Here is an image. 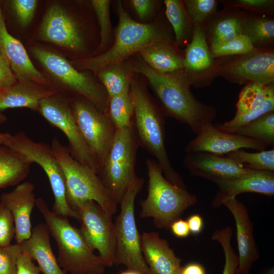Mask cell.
I'll use <instances>...</instances> for the list:
<instances>
[{
	"mask_svg": "<svg viewBox=\"0 0 274 274\" xmlns=\"http://www.w3.org/2000/svg\"><path fill=\"white\" fill-rule=\"evenodd\" d=\"M55 94L52 90L30 81H17L0 92V111L27 108L38 111L40 101Z\"/></svg>",
	"mask_w": 274,
	"mask_h": 274,
	"instance_id": "obj_25",
	"label": "cell"
},
{
	"mask_svg": "<svg viewBox=\"0 0 274 274\" xmlns=\"http://www.w3.org/2000/svg\"><path fill=\"white\" fill-rule=\"evenodd\" d=\"M51 148L64 175L66 198L70 208L76 211L82 203L92 200L109 215H114L117 205L109 196L96 173L73 158L68 148L57 138L53 139Z\"/></svg>",
	"mask_w": 274,
	"mask_h": 274,
	"instance_id": "obj_5",
	"label": "cell"
},
{
	"mask_svg": "<svg viewBox=\"0 0 274 274\" xmlns=\"http://www.w3.org/2000/svg\"><path fill=\"white\" fill-rule=\"evenodd\" d=\"M17 79L0 51V92L17 82Z\"/></svg>",
	"mask_w": 274,
	"mask_h": 274,
	"instance_id": "obj_45",
	"label": "cell"
},
{
	"mask_svg": "<svg viewBox=\"0 0 274 274\" xmlns=\"http://www.w3.org/2000/svg\"><path fill=\"white\" fill-rule=\"evenodd\" d=\"M242 33L250 39L254 47L267 45L274 39V21L261 17H242Z\"/></svg>",
	"mask_w": 274,
	"mask_h": 274,
	"instance_id": "obj_30",
	"label": "cell"
},
{
	"mask_svg": "<svg viewBox=\"0 0 274 274\" xmlns=\"http://www.w3.org/2000/svg\"><path fill=\"white\" fill-rule=\"evenodd\" d=\"M118 274H143V273L135 270L127 269L125 270L120 272Z\"/></svg>",
	"mask_w": 274,
	"mask_h": 274,
	"instance_id": "obj_50",
	"label": "cell"
},
{
	"mask_svg": "<svg viewBox=\"0 0 274 274\" xmlns=\"http://www.w3.org/2000/svg\"><path fill=\"white\" fill-rule=\"evenodd\" d=\"M81 226L79 230L89 248L97 250L106 266L114 264L115 237L111 216L97 203L89 200L76 209Z\"/></svg>",
	"mask_w": 274,
	"mask_h": 274,
	"instance_id": "obj_13",
	"label": "cell"
},
{
	"mask_svg": "<svg viewBox=\"0 0 274 274\" xmlns=\"http://www.w3.org/2000/svg\"><path fill=\"white\" fill-rule=\"evenodd\" d=\"M224 205L232 214L236 226L238 252V265L236 274H249L259 253L253 236V224L245 206L236 197L225 201Z\"/></svg>",
	"mask_w": 274,
	"mask_h": 274,
	"instance_id": "obj_19",
	"label": "cell"
},
{
	"mask_svg": "<svg viewBox=\"0 0 274 274\" xmlns=\"http://www.w3.org/2000/svg\"><path fill=\"white\" fill-rule=\"evenodd\" d=\"M242 17L228 15L218 19L211 29V46L227 42L242 33Z\"/></svg>",
	"mask_w": 274,
	"mask_h": 274,
	"instance_id": "obj_35",
	"label": "cell"
},
{
	"mask_svg": "<svg viewBox=\"0 0 274 274\" xmlns=\"http://www.w3.org/2000/svg\"><path fill=\"white\" fill-rule=\"evenodd\" d=\"M215 184L218 186V191L212 201V206L218 208L226 200L243 193L253 192L273 196L274 172L253 170L240 178Z\"/></svg>",
	"mask_w": 274,
	"mask_h": 274,
	"instance_id": "obj_22",
	"label": "cell"
},
{
	"mask_svg": "<svg viewBox=\"0 0 274 274\" xmlns=\"http://www.w3.org/2000/svg\"><path fill=\"white\" fill-rule=\"evenodd\" d=\"M4 20H4V18L2 14V10H1V6H0V22H2Z\"/></svg>",
	"mask_w": 274,
	"mask_h": 274,
	"instance_id": "obj_53",
	"label": "cell"
},
{
	"mask_svg": "<svg viewBox=\"0 0 274 274\" xmlns=\"http://www.w3.org/2000/svg\"><path fill=\"white\" fill-rule=\"evenodd\" d=\"M262 274H274V268L273 267H271L267 269Z\"/></svg>",
	"mask_w": 274,
	"mask_h": 274,
	"instance_id": "obj_52",
	"label": "cell"
},
{
	"mask_svg": "<svg viewBox=\"0 0 274 274\" xmlns=\"http://www.w3.org/2000/svg\"><path fill=\"white\" fill-rule=\"evenodd\" d=\"M32 52L58 81L89 100L99 111L106 114L108 95L89 76L78 71L64 57L53 52L38 47L33 48Z\"/></svg>",
	"mask_w": 274,
	"mask_h": 274,
	"instance_id": "obj_11",
	"label": "cell"
},
{
	"mask_svg": "<svg viewBox=\"0 0 274 274\" xmlns=\"http://www.w3.org/2000/svg\"><path fill=\"white\" fill-rule=\"evenodd\" d=\"M226 157L254 170L274 172V149L251 153L242 149L226 154Z\"/></svg>",
	"mask_w": 274,
	"mask_h": 274,
	"instance_id": "obj_34",
	"label": "cell"
},
{
	"mask_svg": "<svg viewBox=\"0 0 274 274\" xmlns=\"http://www.w3.org/2000/svg\"><path fill=\"white\" fill-rule=\"evenodd\" d=\"M71 105L83 139L100 166L112 145L117 129L106 114L99 111L85 98H74L71 100Z\"/></svg>",
	"mask_w": 274,
	"mask_h": 274,
	"instance_id": "obj_12",
	"label": "cell"
},
{
	"mask_svg": "<svg viewBox=\"0 0 274 274\" xmlns=\"http://www.w3.org/2000/svg\"><path fill=\"white\" fill-rule=\"evenodd\" d=\"M130 3L141 19H145L149 17L155 6V2L151 0H131Z\"/></svg>",
	"mask_w": 274,
	"mask_h": 274,
	"instance_id": "obj_46",
	"label": "cell"
},
{
	"mask_svg": "<svg viewBox=\"0 0 274 274\" xmlns=\"http://www.w3.org/2000/svg\"><path fill=\"white\" fill-rule=\"evenodd\" d=\"M96 13L100 30L99 48H104L109 42L111 35L110 1L93 0L91 1Z\"/></svg>",
	"mask_w": 274,
	"mask_h": 274,
	"instance_id": "obj_39",
	"label": "cell"
},
{
	"mask_svg": "<svg viewBox=\"0 0 274 274\" xmlns=\"http://www.w3.org/2000/svg\"><path fill=\"white\" fill-rule=\"evenodd\" d=\"M148 186L146 198L141 201L142 218H152L156 227L169 228L188 208L197 202V197L184 189L169 182L164 177L156 160L147 159Z\"/></svg>",
	"mask_w": 274,
	"mask_h": 274,
	"instance_id": "obj_4",
	"label": "cell"
},
{
	"mask_svg": "<svg viewBox=\"0 0 274 274\" xmlns=\"http://www.w3.org/2000/svg\"><path fill=\"white\" fill-rule=\"evenodd\" d=\"M130 93L133 105V125L139 145L155 157L164 177L173 184L186 189L181 176L173 167L165 146L163 116L146 88L131 80Z\"/></svg>",
	"mask_w": 274,
	"mask_h": 274,
	"instance_id": "obj_2",
	"label": "cell"
},
{
	"mask_svg": "<svg viewBox=\"0 0 274 274\" xmlns=\"http://www.w3.org/2000/svg\"><path fill=\"white\" fill-rule=\"evenodd\" d=\"M185 5L187 13L194 24H201L216 10L215 0H186Z\"/></svg>",
	"mask_w": 274,
	"mask_h": 274,
	"instance_id": "obj_38",
	"label": "cell"
},
{
	"mask_svg": "<svg viewBox=\"0 0 274 274\" xmlns=\"http://www.w3.org/2000/svg\"><path fill=\"white\" fill-rule=\"evenodd\" d=\"M165 14L174 29L176 42L181 45L186 40L192 22L182 3L178 0H165Z\"/></svg>",
	"mask_w": 274,
	"mask_h": 274,
	"instance_id": "obj_33",
	"label": "cell"
},
{
	"mask_svg": "<svg viewBox=\"0 0 274 274\" xmlns=\"http://www.w3.org/2000/svg\"><path fill=\"white\" fill-rule=\"evenodd\" d=\"M32 163L19 153L0 145V188L19 184L28 175Z\"/></svg>",
	"mask_w": 274,
	"mask_h": 274,
	"instance_id": "obj_28",
	"label": "cell"
},
{
	"mask_svg": "<svg viewBox=\"0 0 274 274\" xmlns=\"http://www.w3.org/2000/svg\"><path fill=\"white\" fill-rule=\"evenodd\" d=\"M15 235V226L11 212L0 202V246L11 244Z\"/></svg>",
	"mask_w": 274,
	"mask_h": 274,
	"instance_id": "obj_41",
	"label": "cell"
},
{
	"mask_svg": "<svg viewBox=\"0 0 274 274\" xmlns=\"http://www.w3.org/2000/svg\"><path fill=\"white\" fill-rule=\"evenodd\" d=\"M39 35L43 40L75 51L83 47V38L76 21L60 6L48 9Z\"/></svg>",
	"mask_w": 274,
	"mask_h": 274,
	"instance_id": "obj_18",
	"label": "cell"
},
{
	"mask_svg": "<svg viewBox=\"0 0 274 274\" xmlns=\"http://www.w3.org/2000/svg\"><path fill=\"white\" fill-rule=\"evenodd\" d=\"M38 112L51 125L64 134L72 157L97 174L99 163L83 139L75 119L71 100L54 94L40 101Z\"/></svg>",
	"mask_w": 274,
	"mask_h": 274,
	"instance_id": "obj_10",
	"label": "cell"
},
{
	"mask_svg": "<svg viewBox=\"0 0 274 274\" xmlns=\"http://www.w3.org/2000/svg\"><path fill=\"white\" fill-rule=\"evenodd\" d=\"M133 113L134 105L130 92L108 97L106 115L116 129L129 126L132 122Z\"/></svg>",
	"mask_w": 274,
	"mask_h": 274,
	"instance_id": "obj_32",
	"label": "cell"
},
{
	"mask_svg": "<svg viewBox=\"0 0 274 274\" xmlns=\"http://www.w3.org/2000/svg\"><path fill=\"white\" fill-rule=\"evenodd\" d=\"M179 271H180V270L178 271H177V272H176L175 273H174V274H180L179 273Z\"/></svg>",
	"mask_w": 274,
	"mask_h": 274,
	"instance_id": "obj_55",
	"label": "cell"
},
{
	"mask_svg": "<svg viewBox=\"0 0 274 274\" xmlns=\"http://www.w3.org/2000/svg\"><path fill=\"white\" fill-rule=\"evenodd\" d=\"M6 136V133H0V145H3Z\"/></svg>",
	"mask_w": 274,
	"mask_h": 274,
	"instance_id": "obj_51",
	"label": "cell"
},
{
	"mask_svg": "<svg viewBox=\"0 0 274 274\" xmlns=\"http://www.w3.org/2000/svg\"><path fill=\"white\" fill-rule=\"evenodd\" d=\"M183 164L192 176L215 183L234 180L254 170L228 157L206 152L186 153Z\"/></svg>",
	"mask_w": 274,
	"mask_h": 274,
	"instance_id": "obj_17",
	"label": "cell"
},
{
	"mask_svg": "<svg viewBox=\"0 0 274 274\" xmlns=\"http://www.w3.org/2000/svg\"><path fill=\"white\" fill-rule=\"evenodd\" d=\"M169 228L174 235L178 237H186L190 233L187 221L181 218L174 221Z\"/></svg>",
	"mask_w": 274,
	"mask_h": 274,
	"instance_id": "obj_47",
	"label": "cell"
},
{
	"mask_svg": "<svg viewBox=\"0 0 274 274\" xmlns=\"http://www.w3.org/2000/svg\"><path fill=\"white\" fill-rule=\"evenodd\" d=\"M3 117H2V116H0V123L1 122H2L3 121Z\"/></svg>",
	"mask_w": 274,
	"mask_h": 274,
	"instance_id": "obj_54",
	"label": "cell"
},
{
	"mask_svg": "<svg viewBox=\"0 0 274 274\" xmlns=\"http://www.w3.org/2000/svg\"><path fill=\"white\" fill-rule=\"evenodd\" d=\"M190 232L193 234H198L203 228V220L199 214H193L187 220Z\"/></svg>",
	"mask_w": 274,
	"mask_h": 274,
	"instance_id": "obj_48",
	"label": "cell"
},
{
	"mask_svg": "<svg viewBox=\"0 0 274 274\" xmlns=\"http://www.w3.org/2000/svg\"><path fill=\"white\" fill-rule=\"evenodd\" d=\"M232 6L259 12L272 10L274 1L272 0H237L232 2Z\"/></svg>",
	"mask_w": 274,
	"mask_h": 274,
	"instance_id": "obj_43",
	"label": "cell"
},
{
	"mask_svg": "<svg viewBox=\"0 0 274 274\" xmlns=\"http://www.w3.org/2000/svg\"><path fill=\"white\" fill-rule=\"evenodd\" d=\"M0 51L19 81H30L47 87L50 82L33 64L22 44L0 22Z\"/></svg>",
	"mask_w": 274,
	"mask_h": 274,
	"instance_id": "obj_20",
	"label": "cell"
},
{
	"mask_svg": "<svg viewBox=\"0 0 274 274\" xmlns=\"http://www.w3.org/2000/svg\"><path fill=\"white\" fill-rule=\"evenodd\" d=\"M183 64L187 71L196 73L207 71L212 66V55L201 24H194L191 41L185 50Z\"/></svg>",
	"mask_w": 274,
	"mask_h": 274,
	"instance_id": "obj_27",
	"label": "cell"
},
{
	"mask_svg": "<svg viewBox=\"0 0 274 274\" xmlns=\"http://www.w3.org/2000/svg\"><path fill=\"white\" fill-rule=\"evenodd\" d=\"M140 52L143 61L158 73L173 74L184 69L183 58L166 41L152 44Z\"/></svg>",
	"mask_w": 274,
	"mask_h": 274,
	"instance_id": "obj_26",
	"label": "cell"
},
{
	"mask_svg": "<svg viewBox=\"0 0 274 274\" xmlns=\"http://www.w3.org/2000/svg\"><path fill=\"white\" fill-rule=\"evenodd\" d=\"M11 6L17 20L22 27L27 26L31 21L38 4L36 0H13Z\"/></svg>",
	"mask_w": 274,
	"mask_h": 274,
	"instance_id": "obj_42",
	"label": "cell"
},
{
	"mask_svg": "<svg viewBox=\"0 0 274 274\" xmlns=\"http://www.w3.org/2000/svg\"><path fill=\"white\" fill-rule=\"evenodd\" d=\"M274 111L273 84L264 85L249 83L241 90L236 104V113L231 120L214 126L218 129L232 133L261 116Z\"/></svg>",
	"mask_w": 274,
	"mask_h": 274,
	"instance_id": "obj_15",
	"label": "cell"
},
{
	"mask_svg": "<svg viewBox=\"0 0 274 274\" xmlns=\"http://www.w3.org/2000/svg\"><path fill=\"white\" fill-rule=\"evenodd\" d=\"M232 133L257 140L267 146H273L274 111L268 112L238 128Z\"/></svg>",
	"mask_w": 274,
	"mask_h": 274,
	"instance_id": "obj_31",
	"label": "cell"
},
{
	"mask_svg": "<svg viewBox=\"0 0 274 274\" xmlns=\"http://www.w3.org/2000/svg\"><path fill=\"white\" fill-rule=\"evenodd\" d=\"M180 274H206L204 267L200 263L191 262L181 267Z\"/></svg>",
	"mask_w": 274,
	"mask_h": 274,
	"instance_id": "obj_49",
	"label": "cell"
},
{
	"mask_svg": "<svg viewBox=\"0 0 274 274\" xmlns=\"http://www.w3.org/2000/svg\"><path fill=\"white\" fill-rule=\"evenodd\" d=\"M132 68L148 79L165 113L187 125L195 134L203 125L213 122L215 119L216 108L195 97L190 89L191 82L184 74H161L143 60L134 63Z\"/></svg>",
	"mask_w": 274,
	"mask_h": 274,
	"instance_id": "obj_1",
	"label": "cell"
},
{
	"mask_svg": "<svg viewBox=\"0 0 274 274\" xmlns=\"http://www.w3.org/2000/svg\"><path fill=\"white\" fill-rule=\"evenodd\" d=\"M232 233V228L228 226L215 230L211 236L212 239L221 245L224 253L225 263L222 274H236L238 265V255L231 244Z\"/></svg>",
	"mask_w": 274,
	"mask_h": 274,
	"instance_id": "obj_36",
	"label": "cell"
},
{
	"mask_svg": "<svg viewBox=\"0 0 274 274\" xmlns=\"http://www.w3.org/2000/svg\"><path fill=\"white\" fill-rule=\"evenodd\" d=\"M33 260L30 256L21 252L17 259L16 274H40V268Z\"/></svg>",
	"mask_w": 274,
	"mask_h": 274,
	"instance_id": "obj_44",
	"label": "cell"
},
{
	"mask_svg": "<svg viewBox=\"0 0 274 274\" xmlns=\"http://www.w3.org/2000/svg\"><path fill=\"white\" fill-rule=\"evenodd\" d=\"M3 146L19 153L32 163H37L42 168L53 191L54 202L52 211L54 213L79 220L78 213L71 209L67 202L64 175L51 146L33 141L23 132H19L14 135L6 133Z\"/></svg>",
	"mask_w": 274,
	"mask_h": 274,
	"instance_id": "obj_9",
	"label": "cell"
},
{
	"mask_svg": "<svg viewBox=\"0 0 274 274\" xmlns=\"http://www.w3.org/2000/svg\"><path fill=\"white\" fill-rule=\"evenodd\" d=\"M117 10L119 22L113 46L100 55L77 61L76 64L80 68L97 71L107 65L121 63L152 44L166 41L165 33L157 26L133 20L120 2H118Z\"/></svg>",
	"mask_w": 274,
	"mask_h": 274,
	"instance_id": "obj_6",
	"label": "cell"
},
{
	"mask_svg": "<svg viewBox=\"0 0 274 274\" xmlns=\"http://www.w3.org/2000/svg\"><path fill=\"white\" fill-rule=\"evenodd\" d=\"M36 206L43 216L50 233L56 242L57 261L72 274H103L106 267L99 255L89 248L79 229L67 217L50 211L45 201L37 198Z\"/></svg>",
	"mask_w": 274,
	"mask_h": 274,
	"instance_id": "obj_3",
	"label": "cell"
},
{
	"mask_svg": "<svg viewBox=\"0 0 274 274\" xmlns=\"http://www.w3.org/2000/svg\"><path fill=\"white\" fill-rule=\"evenodd\" d=\"M139 144L133 123L117 129L113 142L97 174L114 202L119 204L137 176L135 164Z\"/></svg>",
	"mask_w": 274,
	"mask_h": 274,
	"instance_id": "obj_7",
	"label": "cell"
},
{
	"mask_svg": "<svg viewBox=\"0 0 274 274\" xmlns=\"http://www.w3.org/2000/svg\"><path fill=\"white\" fill-rule=\"evenodd\" d=\"M19 245L21 252L36 260L44 274H66L53 253L50 232L45 223L36 225L30 237Z\"/></svg>",
	"mask_w": 274,
	"mask_h": 274,
	"instance_id": "obj_24",
	"label": "cell"
},
{
	"mask_svg": "<svg viewBox=\"0 0 274 274\" xmlns=\"http://www.w3.org/2000/svg\"><path fill=\"white\" fill-rule=\"evenodd\" d=\"M21 252L17 243L0 246V274H16L17 259Z\"/></svg>",
	"mask_w": 274,
	"mask_h": 274,
	"instance_id": "obj_40",
	"label": "cell"
},
{
	"mask_svg": "<svg viewBox=\"0 0 274 274\" xmlns=\"http://www.w3.org/2000/svg\"><path fill=\"white\" fill-rule=\"evenodd\" d=\"M255 47L250 39L241 33L224 43L211 46V54L216 57L243 55L252 51Z\"/></svg>",
	"mask_w": 274,
	"mask_h": 274,
	"instance_id": "obj_37",
	"label": "cell"
},
{
	"mask_svg": "<svg viewBox=\"0 0 274 274\" xmlns=\"http://www.w3.org/2000/svg\"><path fill=\"white\" fill-rule=\"evenodd\" d=\"M34 190L35 186L32 183L25 182L0 196V202L13 215L15 226V237L18 244L29 238L31 234V214L37 199Z\"/></svg>",
	"mask_w": 274,
	"mask_h": 274,
	"instance_id": "obj_21",
	"label": "cell"
},
{
	"mask_svg": "<svg viewBox=\"0 0 274 274\" xmlns=\"http://www.w3.org/2000/svg\"><path fill=\"white\" fill-rule=\"evenodd\" d=\"M221 74L239 84H272L274 81V53L271 50L254 48L226 63Z\"/></svg>",
	"mask_w": 274,
	"mask_h": 274,
	"instance_id": "obj_14",
	"label": "cell"
},
{
	"mask_svg": "<svg viewBox=\"0 0 274 274\" xmlns=\"http://www.w3.org/2000/svg\"><path fill=\"white\" fill-rule=\"evenodd\" d=\"M144 180L136 176L129 186L120 204V211L114 225L115 251L114 264L123 265L128 269L149 274L143 256L140 236L134 215L135 197L142 188Z\"/></svg>",
	"mask_w": 274,
	"mask_h": 274,
	"instance_id": "obj_8",
	"label": "cell"
},
{
	"mask_svg": "<svg viewBox=\"0 0 274 274\" xmlns=\"http://www.w3.org/2000/svg\"><path fill=\"white\" fill-rule=\"evenodd\" d=\"M196 134V138L186 145V153L206 152L222 156L244 148L260 151L264 150L267 147L257 140L220 130L215 127L213 122L203 125Z\"/></svg>",
	"mask_w": 274,
	"mask_h": 274,
	"instance_id": "obj_16",
	"label": "cell"
},
{
	"mask_svg": "<svg viewBox=\"0 0 274 274\" xmlns=\"http://www.w3.org/2000/svg\"><path fill=\"white\" fill-rule=\"evenodd\" d=\"M97 76L109 97L129 93V75L121 63L107 65L97 71Z\"/></svg>",
	"mask_w": 274,
	"mask_h": 274,
	"instance_id": "obj_29",
	"label": "cell"
},
{
	"mask_svg": "<svg viewBox=\"0 0 274 274\" xmlns=\"http://www.w3.org/2000/svg\"><path fill=\"white\" fill-rule=\"evenodd\" d=\"M140 241L149 274H174L180 270L181 259L158 233L144 232L140 236Z\"/></svg>",
	"mask_w": 274,
	"mask_h": 274,
	"instance_id": "obj_23",
	"label": "cell"
}]
</instances>
